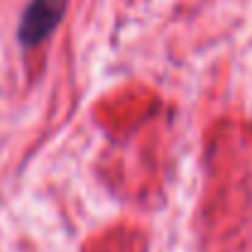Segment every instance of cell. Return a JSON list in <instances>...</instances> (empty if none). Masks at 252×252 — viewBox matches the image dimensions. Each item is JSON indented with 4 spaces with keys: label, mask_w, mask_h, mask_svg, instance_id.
<instances>
[{
    "label": "cell",
    "mask_w": 252,
    "mask_h": 252,
    "mask_svg": "<svg viewBox=\"0 0 252 252\" xmlns=\"http://www.w3.org/2000/svg\"><path fill=\"white\" fill-rule=\"evenodd\" d=\"M64 10H66V0H30L17 27L20 44L22 47L42 44L52 34V30L59 25Z\"/></svg>",
    "instance_id": "6da1fadb"
}]
</instances>
